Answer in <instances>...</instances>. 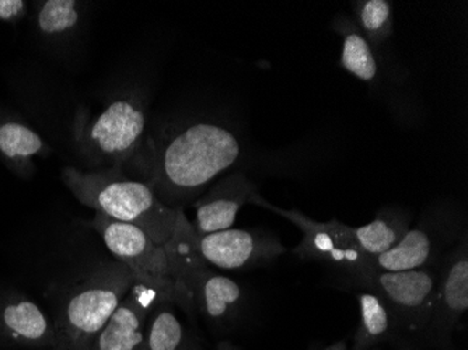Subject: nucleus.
Returning <instances> with one entry per match:
<instances>
[{"instance_id": "39448f33", "label": "nucleus", "mask_w": 468, "mask_h": 350, "mask_svg": "<svg viewBox=\"0 0 468 350\" xmlns=\"http://www.w3.org/2000/svg\"><path fill=\"white\" fill-rule=\"evenodd\" d=\"M146 125L144 99L131 94L112 100L94 117L78 115L73 133L79 150L91 165L123 167L141 154Z\"/></svg>"}, {"instance_id": "2eb2a0df", "label": "nucleus", "mask_w": 468, "mask_h": 350, "mask_svg": "<svg viewBox=\"0 0 468 350\" xmlns=\"http://www.w3.org/2000/svg\"><path fill=\"white\" fill-rule=\"evenodd\" d=\"M51 154V147L33 128L12 115H0V159L20 177L36 170L34 159Z\"/></svg>"}, {"instance_id": "dca6fc26", "label": "nucleus", "mask_w": 468, "mask_h": 350, "mask_svg": "<svg viewBox=\"0 0 468 350\" xmlns=\"http://www.w3.org/2000/svg\"><path fill=\"white\" fill-rule=\"evenodd\" d=\"M411 212L406 207H385L367 225L348 226V236L357 251L367 257H376L397 246L411 228Z\"/></svg>"}, {"instance_id": "1a4fd4ad", "label": "nucleus", "mask_w": 468, "mask_h": 350, "mask_svg": "<svg viewBox=\"0 0 468 350\" xmlns=\"http://www.w3.org/2000/svg\"><path fill=\"white\" fill-rule=\"evenodd\" d=\"M468 310V231L441 258L432 313L420 341L436 350H453V334Z\"/></svg>"}, {"instance_id": "423d86ee", "label": "nucleus", "mask_w": 468, "mask_h": 350, "mask_svg": "<svg viewBox=\"0 0 468 350\" xmlns=\"http://www.w3.org/2000/svg\"><path fill=\"white\" fill-rule=\"evenodd\" d=\"M465 230L459 207L451 204L430 207L397 246L376 257H367L359 272L436 270Z\"/></svg>"}, {"instance_id": "a211bd4d", "label": "nucleus", "mask_w": 468, "mask_h": 350, "mask_svg": "<svg viewBox=\"0 0 468 350\" xmlns=\"http://www.w3.org/2000/svg\"><path fill=\"white\" fill-rule=\"evenodd\" d=\"M355 296L359 304V323L349 350H372L401 338L393 313L380 297L364 291H357Z\"/></svg>"}, {"instance_id": "f03ea898", "label": "nucleus", "mask_w": 468, "mask_h": 350, "mask_svg": "<svg viewBox=\"0 0 468 350\" xmlns=\"http://www.w3.org/2000/svg\"><path fill=\"white\" fill-rule=\"evenodd\" d=\"M63 184L84 207L117 222L144 230L154 243L165 247L177 231L184 209H172L159 201L144 181L131 178L123 167L83 171L62 170Z\"/></svg>"}, {"instance_id": "b1692460", "label": "nucleus", "mask_w": 468, "mask_h": 350, "mask_svg": "<svg viewBox=\"0 0 468 350\" xmlns=\"http://www.w3.org/2000/svg\"><path fill=\"white\" fill-rule=\"evenodd\" d=\"M349 346H351V344H349L348 339H339V341L333 342L328 346L318 350H349Z\"/></svg>"}, {"instance_id": "393cba45", "label": "nucleus", "mask_w": 468, "mask_h": 350, "mask_svg": "<svg viewBox=\"0 0 468 350\" xmlns=\"http://www.w3.org/2000/svg\"><path fill=\"white\" fill-rule=\"evenodd\" d=\"M214 350H241L238 345H234L233 342L230 341H219L215 346Z\"/></svg>"}, {"instance_id": "20e7f679", "label": "nucleus", "mask_w": 468, "mask_h": 350, "mask_svg": "<svg viewBox=\"0 0 468 350\" xmlns=\"http://www.w3.org/2000/svg\"><path fill=\"white\" fill-rule=\"evenodd\" d=\"M191 222L186 216L172 241L165 247L172 264L176 281L188 296L194 312H198L212 328L228 330L233 325L243 307V288L240 283L205 264L189 244Z\"/></svg>"}, {"instance_id": "9d476101", "label": "nucleus", "mask_w": 468, "mask_h": 350, "mask_svg": "<svg viewBox=\"0 0 468 350\" xmlns=\"http://www.w3.org/2000/svg\"><path fill=\"white\" fill-rule=\"evenodd\" d=\"M189 244L205 264L220 270H244L267 267L285 254L281 239L261 228H228L207 236H194Z\"/></svg>"}, {"instance_id": "6e6552de", "label": "nucleus", "mask_w": 468, "mask_h": 350, "mask_svg": "<svg viewBox=\"0 0 468 350\" xmlns=\"http://www.w3.org/2000/svg\"><path fill=\"white\" fill-rule=\"evenodd\" d=\"M89 226L99 234L112 258L125 265L136 281L160 289L172 296L178 307L186 313H194L188 296L176 281L165 247L154 243L136 226L117 222L100 213H96Z\"/></svg>"}, {"instance_id": "aec40b11", "label": "nucleus", "mask_w": 468, "mask_h": 350, "mask_svg": "<svg viewBox=\"0 0 468 350\" xmlns=\"http://www.w3.org/2000/svg\"><path fill=\"white\" fill-rule=\"evenodd\" d=\"M354 21L376 52L385 47L394 34L393 4L388 0L352 2Z\"/></svg>"}, {"instance_id": "0eeeda50", "label": "nucleus", "mask_w": 468, "mask_h": 350, "mask_svg": "<svg viewBox=\"0 0 468 350\" xmlns=\"http://www.w3.org/2000/svg\"><path fill=\"white\" fill-rule=\"evenodd\" d=\"M346 273V284L357 291L370 292L386 302L396 318L404 338L420 341L432 313L438 283V268L401 272Z\"/></svg>"}, {"instance_id": "9b49d317", "label": "nucleus", "mask_w": 468, "mask_h": 350, "mask_svg": "<svg viewBox=\"0 0 468 350\" xmlns=\"http://www.w3.org/2000/svg\"><path fill=\"white\" fill-rule=\"evenodd\" d=\"M254 207H264L293 223L302 231L301 243L293 249V254L303 260H314L331 265L343 272H359L364 268L367 255L352 246L348 236V225L333 218L330 222H315L299 210L281 209L270 204L260 194L252 202Z\"/></svg>"}, {"instance_id": "f3484780", "label": "nucleus", "mask_w": 468, "mask_h": 350, "mask_svg": "<svg viewBox=\"0 0 468 350\" xmlns=\"http://www.w3.org/2000/svg\"><path fill=\"white\" fill-rule=\"evenodd\" d=\"M177 307L172 300H165L152 310L139 350H209L184 325Z\"/></svg>"}, {"instance_id": "f8f14e48", "label": "nucleus", "mask_w": 468, "mask_h": 350, "mask_svg": "<svg viewBox=\"0 0 468 350\" xmlns=\"http://www.w3.org/2000/svg\"><path fill=\"white\" fill-rule=\"evenodd\" d=\"M57 346L48 313L23 292L0 286V350H55Z\"/></svg>"}, {"instance_id": "4468645a", "label": "nucleus", "mask_w": 468, "mask_h": 350, "mask_svg": "<svg viewBox=\"0 0 468 350\" xmlns=\"http://www.w3.org/2000/svg\"><path fill=\"white\" fill-rule=\"evenodd\" d=\"M259 195V186L246 174H228L191 205L196 209V220L191 223L194 236L233 228L241 207L252 205Z\"/></svg>"}, {"instance_id": "7ed1b4c3", "label": "nucleus", "mask_w": 468, "mask_h": 350, "mask_svg": "<svg viewBox=\"0 0 468 350\" xmlns=\"http://www.w3.org/2000/svg\"><path fill=\"white\" fill-rule=\"evenodd\" d=\"M136 281L133 272L112 258L52 292L48 315L57 333L55 350H88Z\"/></svg>"}, {"instance_id": "ddd939ff", "label": "nucleus", "mask_w": 468, "mask_h": 350, "mask_svg": "<svg viewBox=\"0 0 468 350\" xmlns=\"http://www.w3.org/2000/svg\"><path fill=\"white\" fill-rule=\"evenodd\" d=\"M165 300L175 302L172 296L160 289L136 281L88 350H139L147 318L152 310Z\"/></svg>"}, {"instance_id": "412c9836", "label": "nucleus", "mask_w": 468, "mask_h": 350, "mask_svg": "<svg viewBox=\"0 0 468 350\" xmlns=\"http://www.w3.org/2000/svg\"><path fill=\"white\" fill-rule=\"evenodd\" d=\"M81 20V4L76 0H47L37 12V27L47 38L72 36Z\"/></svg>"}, {"instance_id": "6ab92c4d", "label": "nucleus", "mask_w": 468, "mask_h": 350, "mask_svg": "<svg viewBox=\"0 0 468 350\" xmlns=\"http://www.w3.org/2000/svg\"><path fill=\"white\" fill-rule=\"evenodd\" d=\"M333 30L343 38L341 67L364 83L373 84L378 80V59L370 42L365 38L354 18L346 15H336L333 20Z\"/></svg>"}, {"instance_id": "f257e3e1", "label": "nucleus", "mask_w": 468, "mask_h": 350, "mask_svg": "<svg viewBox=\"0 0 468 350\" xmlns=\"http://www.w3.org/2000/svg\"><path fill=\"white\" fill-rule=\"evenodd\" d=\"M240 153V142L228 126L194 121L142 150V181L165 207L186 209L238 163Z\"/></svg>"}, {"instance_id": "5701e85b", "label": "nucleus", "mask_w": 468, "mask_h": 350, "mask_svg": "<svg viewBox=\"0 0 468 350\" xmlns=\"http://www.w3.org/2000/svg\"><path fill=\"white\" fill-rule=\"evenodd\" d=\"M412 341H414V339L401 336V338L396 339L393 344L396 345L397 350H420Z\"/></svg>"}, {"instance_id": "4be33fe9", "label": "nucleus", "mask_w": 468, "mask_h": 350, "mask_svg": "<svg viewBox=\"0 0 468 350\" xmlns=\"http://www.w3.org/2000/svg\"><path fill=\"white\" fill-rule=\"evenodd\" d=\"M27 4L23 0H0V20L15 23L25 17Z\"/></svg>"}]
</instances>
